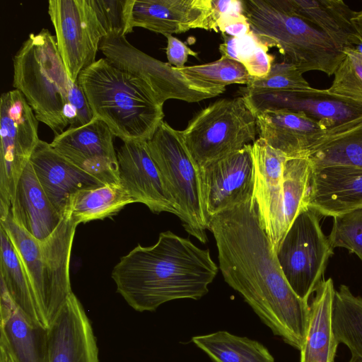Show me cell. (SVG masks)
<instances>
[{
	"label": "cell",
	"mask_w": 362,
	"mask_h": 362,
	"mask_svg": "<svg viewBox=\"0 0 362 362\" xmlns=\"http://www.w3.org/2000/svg\"><path fill=\"white\" fill-rule=\"evenodd\" d=\"M219 269L264 324L287 344L300 351L310 305L292 290L262 225L255 197L209 218Z\"/></svg>",
	"instance_id": "1"
},
{
	"label": "cell",
	"mask_w": 362,
	"mask_h": 362,
	"mask_svg": "<svg viewBox=\"0 0 362 362\" xmlns=\"http://www.w3.org/2000/svg\"><path fill=\"white\" fill-rule=\"evenodd\" d=\"M218 271L208 249L168 230L153 245H138L122 257L112 278L131 308L152 312L170 300L202 298Z\"/></svg>",
	"instance_id": "2"
},
{
	"label": "cell",
	"mask_w": 362,
	"mask_h": 362,
	"mask_svg": "<svg viewBox=\"0 0 362 362\" xmlns=\"http://www.w3.org/2000/svg\"><path fill=\"white\" fill-rule=\"evenodd\" d=\"M77 82L95 117L123 142L147 141L163 121V105L151 88L106 58L83 70Z\"/></svg>",
	"instance_id": "3"
},
{
	"label": "cell",
	"mask_w": 362,
	"mask_h": 362,
	"mask_svg": "<svg viewBox=\"0 0 362 362\" xmlns=\"http://www.w3.org/2000/svg\"><path fill=\"white\" fill-rule=\"evenodd\" d=\"M251 32L267 47H276L284 61L302 74L319 71L328 76L344 57L325 33L294 13L284 0L241 1Z\"/></svg>",
	"instance_id": "4"
},
{
	"label": "cell",
	"mask_w": 362,
	"mask_h": 362,
	"mask_svg": "<svg viewBox=\"0 0 362 362\" xmlns=\"http://www.w3.org/2000/svg\"><path fill=\"white\" fill-rule=\"evenodd\" d=\"M77 226L66 211L54 231L39 240L18 226L10 211L0 218V226L16 248L48 327L73 293L69 264Z\"/></svg>",
	"instance_id": "5"
},
{
	"label": "cell",
	"mask_w": 362,
	"mask_h": 362,
	"mask_svg": "<svg viewBox=\"0 0 362 362\" xmlns=\"http://www.w3.org/2000/svg\"><path fill=\"white\" fill-rule=\"evenodd\" d=\"M13 86L25 98L38 121L58 135L68 125L64 110L71 83L55 35L30 33L13 58Z\"/></svg>",
	"instance_id": "6"
},
{
	"label": "cell",
	"mask_w": 362,
	"mask_h": 362,
	"mask_svg": "<svg viewBox=\"0 0 362 362\" xmlns=\"http://www.w3.org/2000/svg\"><path fill=\"white\" fill-rule=\"evenodd\" d=\"M146 144L177 205L184 228L206 243L209 218L204 208L200 168L187 148L181 132L163 121Z\"/></svg>",
	"instance_id": "7"
},
{
	"label": "cell",
	"mask_w": 362,
	"mask_h": 362,
	"mask_svg": "<svg viewBox=\"0 0 362 362\" xmlns=\"http://www.w3.org/2000/svg\"><path fill=\"white\" fill-rule=\"evenodd\" d=\"M180 132L200 168L254 142L257 115L245 95L221 99L200 110Z\"/></svg>",
	"instance_id": "8"
},
{
	"label": "cell",
	"mask_w": 362,
	"mask_h": 362,
	"mask_svg": "<svg viewBox=\"0 0 362 362\" xmlns=\"http://www.w3.org/2000/svg\"><path fill=\"white\" fill-rule=\"evenodd\" d=\"M320 215L307 206L296 216L275 253L289 286L308 302L319 287L329 257L334 254L320 224Z\"/></svg>",
	"instance_id": "9"
},
{
	"label": "cell",
	"mask_w": 362,
	"mask_h": 362,
	"mask_svg": "<svg viewBox=\"0 0 362 362\" xmlns=\"http://www.w3.org/2000/svg\"><path fill=\"white\" fill-rule=\"evenodd\" d=\"M38 120L18 90L0 98V218L10 210L19 177L40 139Z\"/></svg>",
	"instance_id": "10"
},
{
	"label": "cell",
	"mask_w": 362,
	"mask_h": 362,
	"mask_svg": "<svg viewBox=\"0 0 362 362\" xmlns=\"http://www.w3.org/2000/svg\"><path fill=\"white\" fill-rule=\"evenodd\" d=\"M99 49L115 66L145 82L163 105L169 99L196 103L218 95L226 90L207 88L192 81L169 63L134 47L126 36L106 35Z\"/></svg>",
	"instance_id": "11"
},
{
	"label": "cell",
	"mask_w": 362,
	"mask_h": 362,
	"mask_svg": "<svg viewBox=\"0 0 362 362\" xmlns=\"http://www.w3.org/2000/svg\"><path fill=\"white\" fill-rule=\"evenodd\" d=\"M48 13L68 76L77 82L80 73L95 62L105 33L88 0H50Z\"/></svg>",
	"instance_id": "12"
},
{
	"label": "cell",
	"mask_w": 362,
	"mask_h": 362,
	"mask_svg": "<svg viewBox=\"0 0 362 362\" xmlns=\"http://www.w3.org/2000/svg\"><path fill=\"white\" fill-rule=\"evenodd\" d=\"M205 211L209 218L254 197L255 163L252 144L200 167Z\"/></svg>",
	"instance_id": "13"
},
{
	"label": "cell",
	"mask_w": 362,
	"mask_h": 362,
	"mask_svg": "<svg viewBox=\"0 0 362 362\" xmlns=\"http://www.w3.org/2000/svg\"><path fill=\"white\" fill-rule=\"evenodd\" d=\"M114 134L100 119L54 136L50 146L76 166L103 183H119Z\"/></svg>",
	"instance_id": "14"
},
{
	"label": "cell",
	"mask_w": 362,
	"mask_h": 362,
	"mask_svg": "<svg viewBox=\"0 0 362 362\" xmlns=\"http://www.w3.org/2000/svg\"><path fill=\"white\" fill-rule=\"evenodd\" d=\"M119 183L134 202L153 213L179 216L177 205L151 158L146 141H126L117 152Z\"/></svg>",
	"instance_id": "15"
},
{
	"label": "cell",
	"mask_w": 362,
	"mask_h": 362,
	"mask_svg": "<svg viewBox=\"0 0 362 362\" xmlns=\"http://www.w3.org/2000/svg\"><path fill=\"white\" fill-rule=\"evenodd\" d=\"M245 95L255 112L286 109L301 112L321 122L327 129L362 116V103L312 87L302 90Z\"/></svg>",
	"instance_id": "16"
},
{
	"label": "cell",
	"mask_w": 362,
	"mask_h": 362,
	"mask_svg": "<svg viewBox=\"0 0 362 362\" xmlns=\"http://www.w3.org/2000/svg\"><path fill=\"white\" fill-rule=\"evenodd\" d=\"M135 27L165 36L194 28L217 32L211 0H130L129 33Z\"/></svg>",
	"instance_id": "17"
},
{
	"label": "cell",
	"mask_w": 362,
	"mask_h": 362,
	"mask_svg": "<svg viewBox=\"0 0 362 362\" xmlns=\"http://www.w3.org/2000/svg\"><path fill=\"white\" fill-rule=\"evenodd\" d=\"M49 362H99L90 321L72 293L49 326Z\"/></svg>",
	"instance_id": "18"
},
{
	"label": "cell",
	"mask_w": 362,
	"mask_h": 362,
	"mask_svg": "<svg viewBox=\"0 0 362 362\" xmlns=\"http://www.w3.org/2000/svg\"><path fill=\"white\" fill-rule=\"evenodd\" d=\"M257 134L288 158H306L327 129L303 112L268 109L257 114Z\"/></svg>",
	"instance_id": "19"
},
{
	"label": "cell",
	"mask_w": 362,
	"mask_h": 362,
	"mask_svg": "<svg viewBox=\"0 0 362 362\" xmlns=\"http://www.w3.org/2000/svg\"><path fill=\"white\" fill-rule=\"evenodd\" d=\"M30 162L42 187L57 211L63 216L75 192L104 185L57 153L50 144L40 140Z\"/></svg>",
	"instance_id": "20"
},
{
	"label": "cell",
	"mask_w": 362,
	"mask_h": 362,
	"mask_svg": "<svg viewBox=\"0 0 362 362\" xmlns=\"http://www.w3.org/2000/svg\"><path fill=\"white\" fill-rule=\"evenodd\" d=\"M307 205L332 217L362 209V168H312Z\"/></svg>",
	"instance_id": "21"
},
{
	"label": "cell",
	"mask_w": 362,
	"mask_h": 362,
	"mask_svg": "<svg viewBox=\"0 0 362 362\" xmlns=\"http://www.w3.org/2000/svg\"><path fill=\"white\" fill-rule=\"evenodd\" d=\"M252 148L255 170L254 197L260 221L272 243L279 215L284 168L288 158L261 138L252 143Z\"/></svg>",
	"instance_id": "22"
},
{
	"label": "cell",
	"mask_w": 362,
	"mask_h": 362,
	"mask_svg": "<svg viewBox=\"0 0 362 362\" xmlns=\"http://www.w3.org/2000/svg\"><path fill=\"white\" fill-rule=\"evenodd\" d=\"M9 211L18 226L39 240L49 237L62 218L42 187L30 160L19 177Z\"/></svg>",
	"instance_id": "23"
},
{
	"label": "cell",
	"mask_w": 362,
	"mask_h": 362,
	"mask_svg": "<svg viewBox=\"0 0 362 362\" xmlns=\"http://www.w3.org/2000/svg\"><path fill=\"white\" fill-rule=\"evenodd\" d=\"M0 318V340L15 362H49L48 329L31 325L1 282Z\"/></svg>",
	"instance_id": "24"
},
{
	"label": "cell",
	"mask_w": 362,
	"mask_h": 362,
	"mask_svg": "<svg viewBox=\"0 0 362 362\" xmlns=\"http://www.w3.org/2000/svg\"><path fill=\"white\" fill-rule=\"evenodd\" d=\"M333 280H323L310 305L308 326L300 362H334L338 345L332 328Z\"/></svg>",
	"instance_id": "25"
},
{
	"label": "cell",
	"mask_w": 362,
	"mask_h": 362,
	"mask_svg": "<svg viewBox=\"0 0 362 362\" xmlns=\"http://www.w3.org/2000/svg\"><path fill=\"white\" fill-rule=\"evenodd\" d=\"M296 15L325 33L340 49H356L362 40L351 18L355 11L342 0H284Z\"/></svg>",
	"instance_id": "26"
},
{
	"label": "cell",
	"mask_w": 362,
	"mask_h": 362,
	"mask_svg": "<svg viewBox=\"0 0 362 362\" xmlns=\"http://www.w3.org/2000/svg\"><path fill=\"white\" fill-rule=\"evenodd\" d=\"M306 158L313 168H362V116L327 129Z\"/></svg>",
	"instance_id": "27"
},
{
	"label": "cell",
	"mask_w": 362,
	"mask_h": 362,
	"mask_svg": "<svg viewBox=\"0 0 362 362\" xmlns=\"http://www.w3.org/2000/svg\"><path fill=\"white\" fill-rule=\"evenodd\" d=\"M0 242L1 282L31 325L48 329L16 248L1 226Z\"/></svg>",
	"instance_id": "28"
},
{
	"label": "cell",
	"mask_w": 362,
	"mask_h": 362,
	"mask_svg": "<svg viewBox=\"0 0 362 362\" xmlns=\"http://www.w3.org/2000/svg\"><path fill=\"white\" fill-rule=\"evenodd\" d=\"M311 173L307 158H288L285 163L279 215L272 243L275 252L296 216L308 206Z\"/></svg>",
	"instance_id": "29"
},
{
	"label": "cell",
	"mask_w": 362,
	"mask_h": 362,
	"mask_svg": "<svg viewBox=\"0 0 362 362\" xmlns=\"http://www.w3.org/2000/svg\"><path fill=\"white\" fill-rule=\"evenodd\" d=\"M132 203L133 199L119 183H107L73 194L67 211L78 225L115 215Z\"/></svg>",
	"instance_id": "30"
},
{
	"label": "cell",
	"mask_w": 362,
	"mask_h": 362,
	"mask_svg": "<svg viewBox=\"0 0 362 362\" xmlns=\"http://www.w3.org/2000/svg\"><path fill=\"white\" fill-rule=\"evenodd\" d=\"M192 341L213 362H274L268 349L259 341L226 331L194 336Z\"/></svg>",
	"instance_id": "31"
},
{
	"label": "cell",
	"mask_w": 362,
	"mask_h": 362,
	"mask_svg": "<svg viewBox=\"0 0 362 362\" xmlns=\"http://www.w3.org/2000/svg\"><path fill=\"white\" fill-rule=\"evenodd\" d=\"M332 328L338 343L362 358V297L354 295L344 284L334 292Z\"/></svg>",
	"instance_id": "32"
},
{
	"label": "cell",
	"mask_w": 362,
	"mask_h": 362,
	"mask_svg": "<svg viewBox=\"0 0 362 362\" xmlns=\"http://www.w3.org/2000/svg\"><path fill=\"white\" fill-rule=\"evenodd\" d=\"M177 70L192 81L211 88L226 89L233 83L247 85L252 78L243 64L223 56L212 62Z\"/></svg>",
	"instance_id": "33"
},
{
	"label": "cell",
	"mask_w": 362,
	"mask_h": 362,
	"mask_svg": "<svg viewBox=\"0 0 362 362\" xmlns=\"http://www.w3.org/2000/svg\"><path fill=\"white\" fill-rule=\"evenodd\" d=\"M344 53V58L334 72L332 85L327 90L362 103V54L353 48H345Z\"/></svg>",
	"instance_id": "34"
},
{
	"label": "cell",
	"mask_w": 362,
	"mask_h": 362,
	"mask_svg": "<svg viewBox=\"0 0 362 362\" xmlns=\"http://www.w3.org/2000/svg\"><path fill=\"white\" fill-rule=\"evenodd\" d=\"M310 87L294 65L284 61L273 64L267 76L252 77L245 88L244 95L302 90Z\"/></svg>",
	"instance_id": "35"
},
{
	"label": "cell",
	"mask_w": 362,
	"mask_h": 362,
	"mask_svg": "<svg viewBox=\"0 0 362 362\" xmlns=\"http://www.w3.org/2000/svg\"><path fill=\"white\" fill-rule=\"evenodd\" d=\"M328 240L333 248H346L362 260V209L334 216Z\"/></svg>",
	"instance_id": "36"
},
{
	"label": "cell",
	"mask_w": 362,
	"mask_h": 362,
	"mask_svg": "<svg viewBox=\"0 0 362 362\" xmlns=\"http://www.w3.org/2000/svg\"><path fill=\"white\" fill-rule=\"evenodd\" d=\"M98 21L108 35L126 36L130 0H88Z\"/></svg>",
	"instance_id": "37"
},
{
	"label": "cell",
	"mask_w": 362,
	"mask_h": 362,
	"mask_svg": "<svg viewBox=\"0 0 362 362\" xmlns=\"http://www.w3.org/2000/svg\"><path fill=\"white\" fill-rule=\"evenodd\" d=\"M64 116L69 128L82 127L95 119L88 99L78 82L71 83Z\"/></svg>",
	"instance_id": "38"
},
{
	"label": "cell",
	"mask_w": 362,
	"mask_h": 362,
	"mask_svg": "<svg viewBox=\"0 0 362 362\" xmlns=\"http://www.w3.org/2000/svg\"><path fill=\"white\" fill-rule=\"evenodd\" d=\"M268 47L259 43L252 54L243 62L252 77L264 78L269 73L274 58L268 54Z\"/></svg>",
	"instance_id": "39"
},
{
	"label": "cell",
	"mask_w": 362,
	"mask_h": 362,
	"mask_svg": "<svg viewBox=\"0 0 362 362\" xmlns=\"http://www.w3.org/2000/svg\"><path fill=\"white\" fill-rule=\"evenodd\" d=\"M216 28L222 34L235 37H243L251 33L250 24L241 11L223 16L217 21Z\"/></svg>",
	"instance_id": "40"
},
{
	"label": "cell",
	"mask_w": 362,
	"mask_h": 362,
	"mask_svg": "<svg viewBox=\"0 0 362 362\" xmlns=\"http://www.w3.org/2000/svg\"><path fill=\"white\" fill-rule=\"evenodd\" d=\"M165 37L167 38L166 55L170 65L180 69L185 66L189 55L197 57V52L173 35H166Z\"/></svg>",
	"instance_id": "41"
},
{
	"label": "cell",
	"mask_w": 362,
	"mask_h": 362,
	"mask_svg": "<svg viewBox=\"0 0 362 362\" xmlns=\"http://www.w3.org/2000/svg\"><path fill=\"white\" fill-rule=\"evenodd\" d=\"M224 41L219 46L221 56L240 62L238 37L222 34Z\"/></svg>",
	"instance_id": "42"
},
{
	"label": "cell",
	"mask_w": 362,
	"mask_h": 362,
	"mask_svg": "<svg viewBox=\"0 0 362 362\" xmlns=\"http://www.w3.org/2000/svg\"><path fill=\"white\" fill-rule=\"evenodd\" d=\"M0 362H15L8 347L2 340H0Z\"/></svg>",
	"instance_id": "43"
},
{
	"label": "cell",
	"mask_w": 362,
	"mask_h": 362,
	"mask_svg": "<svg viewBox=\"0 0 362 362\" xmlns=\"http://www.w3.org/2000/svg\"><path fill=\"white\" fill-rule=\"evenodd\" d=\"M351 22L362 40V10L355 11V13L351 18Z\"/></svg>",
	"instance_id": "44"
},
{
	"label": "cell",
	"mask_w": 362,
	"mask_h": 362,
	"mask_svg": "<svg viewBox=\"0 0 362 362\" xmlns=\"http://www.w3.org/2000/svg\"><path fill=\"white\" fill-rule=\"evenodd\" d=\"M349 362H362V358L356 355L351 354V357Z\"/></svg>",
	"instance_id": "45"
},
{
	"label": "cell",
	"mask_w": 362,
	"mask_h": 362,
	"mask_svg": "<svg viewBox=\"0 0 362 362\" xmlns=\"http://www.w3.org/2000/svg\"><path fill=\"white\" fill-rule=\"evenodd\" d=\"M361 53V52H360Z\"/></svg>",
	"instance_id": "46"
}]
</instances>
